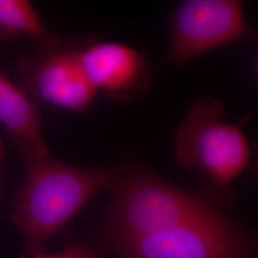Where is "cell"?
Wrapping results in <instances>:
<instances>
[{
  "mask_svg": "<svg viewBox=\"0 0 258 258\" xmlns=\"http://www.w3.org/2000/svg\"><path fill=\"white\" fill-rule=\"evenodd\" d=\"M108 167L69 166L51 156L24 163V181L14 199L13 222L25 237L21 258H34L93 195L110 188Z\"/></svg>",
  "mask_w": 258,
  "mask_h": 258,
  "instance_id": "obj_1",
  "label": "cell"
},
{
  "mask_svg": "<svg viewBox=\"0 0 258 258\" xmlns=\"http://www.w3.org/2000/svg\"><path fill=\"white\" fill-rule=\"evenodd\" d=\"M110 188L111 229L117 247L225 210L232 202L209 182L188 191L136 167L115 173Z\"/></svg>",
  "mask_w": 258,
  "mask_h": 258,
  "instance_id": "obj_2",
  "label": "cell"
},
{
  "mask_svg": "<svg viewBox=\"0 0 258 258\" xmlns=\"http://www.w3.org/2000/svg\"><path fill=\"white\" fill-rule=\"evenodd\" d=\"M224 103L213 97H202L190 105L175 134V155L184 168L200 166L210 184L233 199L231 183L250 162V149L241 125L222 120Z\"/></svg>",
  "mask_w": 258,
  "mask_h": 258,
  "instance_id": "obj_3",
  "label": "cell"
},
{
  "mask_svg": "<svg viewBox=\"0 0 258 258\" xmlns=\"http://www.w3.org/2000/svg\"><path fill=\"white\" fill-rule=\"evenodd\" d=\"M117 248L123 258H258V236L221 210Z\"/></svg>",
  "mask_w": 258,
  "mask_h": 258,
  "instance_id": "obj_4",
  "label": "cell"
},
{
  "mask_svg": "<svg viewBox=\"0 0 258 258\" xmlns=\"http://www.w3.org/2000/svg\"><path fill=\"white\" fill-rule=\"evenodd\" d=\"M252 35L238 0H185L170 23L166 59L183 65L199 55Z\"/></svg>",
  "mask_w": 258,
  "mask_h": 258,
  "instance_id": "obj_5",
  "label": "cell"
},
{
  "mask_svg": "<svg viewBox=\"0 0 258 258\" xmlns=\"http://www.w3.org/2000/svg\"><path fill=\"white\" fill-rule=\"evenodd\" d=\"M81 49L59 41L41 46L36 55L19 58V87L34 102L77 113L87 110L97 91L83 71Z\"/></svg>",
  "mask_w": 258,
  "mask_h": 258,
  "instance_id": "obj_6",
  "label": "cell"
},
{
  "mask_svg": "<svg viewBox=\"0 0 258 258\" xmlns=\"http://www.w3.org/2000/svg\"><path fill=\"white\" fill-rule=\"evenodd\" d=\"M80 58L96 91L112 99L134 101L149 89L151 65L134 48L117 42H95L82 47Z\"/></svg>",
  "mask_w": 258,
  "mask_h": 258,
  "instance_id": "obj_7",
  "label": "cell"
},
{
  "mask_svg": "<svg viewBox=\"0 0 258 258\" xmlns=\"http://www.w3.org/2000/svg\"><path fill=\"white\" fill-rule=\"evenodd\" d=\"M0 123L18 145L23 163L50 156L36 103L1 71Z\"/></svg>",
  "mask_w": 258,
  "mask_h": 258,
  "instance_id": "obj_8",
  "label": "cell"
},
{
  "mask_svg": "<svg viewBox=\"0 0 258 258\" xmlns=\"http://www.w3.org/2000/svg\"><path fill=\"white\" fill-rule=\"evenodd\" d=\"M29 37L41 46H51L59 42L52 35L37 11L26 0H0V39Z\"/></svg>",
  "mask_w": 258,
  "mask_h": 258,
  "instance_id": "obj_9",
  "label": "cell"
},
{
  "mask_svg": "<svg viewBox=\"0 0 258 258\" xmlns=\"http://www.w3.org/2000/svg\"><path fill=\"white\" fill-rule=\"evenodd\" d=\"M34 258H97V256L92 250L86 249L79 244H72L63 251L57 253L47 254L43 250H40L35 254Z\"/></svg>",
  "mask_w": 258,
  "mask_h": 258,
  "instance_id": "obj_10",
  "label": "cell"
},
{
  "mask_svg": "<svg viewBox=\"0 0 258 258\" xmlns=\"http://www.w3.org/2000/svg\"><path fill=\"white\" fill-rule=\"evenodd\" d=\"M4 154H5V149H4L3 141H2V138H1V136H0V165H1V163H2Z\"/></svg>",
  "mask_w": 258,
  "mask_h": 258,
  "instance_id": "obj_11",
  "label": "cell"
},
{
  "mask_svg": "<svg viewBox=\"0 0 258 258\" xmlns=\"http://www.w3.org/2000/svg\"><path fill=\"white\" fill-rule=\"evenodd\" d=\"M254 151H255V155H256V162L254 164V168L258 173V145L254 146Z\"/></svg>",
  "mask_w": 258,
  "mask_h": 258,
  "instance_id": "obj_12",
  "label": "cell"
},
{
  "mask_svg": "<svg viewBox=\"0 0 258 258\" xmlns=\"http://www.w3.org/2000/svg\"><path fill=\"white\" fill-rule=\"evenodd\" d=\"M257 68H258V60H257Z\"/></svg>",
  "mask_w": 258,
  "mask_h": 258,
  "instance_id": "obj_13",
  "label": "cell"
}]
</instances>
